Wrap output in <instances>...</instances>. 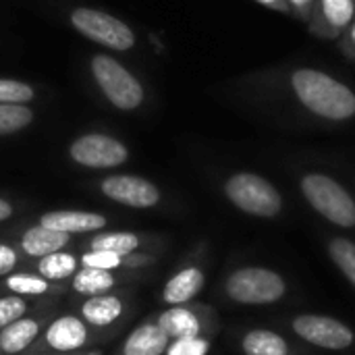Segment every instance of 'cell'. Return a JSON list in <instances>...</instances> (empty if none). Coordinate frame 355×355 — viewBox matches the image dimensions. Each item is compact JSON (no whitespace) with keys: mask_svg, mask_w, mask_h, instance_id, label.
Instances as JSON below:
<instances>
[{"mask_svg":"<svg viewBox=\"0 0 355 355\" xmlns=\"http://www.w3.org/2000/svg\"><path fill=\"white\" fill-rule=\"evenodd\" d=\"M289 81L310 112L329 121H347L355 114L354 89L333 75L318 69H297Z\"/></svg>","mask_w":355,"mask_h":355,"instance_id":"1","label":"cell"},{"mask_svg":"<svg viewBox=\"0 0 355 355\" xmlns=\"http://www.w3.org/2000/svg\"><path fill=\"white\" fill-rule=\"evenodd\" d=\"M92 73L104 96L121 110H135L144 102L141 83L112 56L98 54L92 58Z\"/></svg>","mask_w":355,"mask_h":355,"instance_id":"2","label":"cell"},{"mask_svg":"<svg viewBox=\"0 0 355 355\" xmlns=\"http://www.w3.org/2000/svg\"><path fill=\"white\" fill-rule=\"evenodd\" d=\"M302 189H304V196L310 200V204L320 214H324L331 223L341 225V227L355 225V202L331 177L312 173L304 177Z\"/></svg>","mask_w":355,"mask_h":355,"instance_id":"3","label":"cell"},{"mask_svg":"<svg viewBox=\"0 0 355 355\" xmlns=\"http://www.w3.org/2000/svg\"><path fill=\"white\" fill-rule=\"evenodd\" d=\"M229 200L243 212L256 216H275L281 212L279 191L262 177L254 173H237L227 181L225 187Z\"/></svg>","mask_w":355,"mask_h":355,"instance_id":"4","label":"cell"},{"mask_svg":"<svg viewBox=\"0 0 355 355\" xmlns=\"http://www.w3.org/2000/svg\"><path fill=\"white\" fill-rule=\"evenodd\" d=\"M71 23L85 37L112 50H129L135 44V33L127 23L96 8H75L71 12Z\"/></svg>","mask_w":355,"mask_h":355,"instance_id":"5","label":"cell"},{"mask_svg":"<svg viewBox=\"0 0 355 355\" xmlns=\"http://www.w3.org/2000/svg\"><path fill=\"white\" fill-rule=\"evenodd\" d=\"M227 291L241 304H270L283 297V279L266 268H243L227 281Z\"/></svg>","mask_w":355,"mask_h":355,"instance_id":"6","label":"cell"},{"mask_svg":"<svg viewBox=\"0 0 355 355\" xmlns=\"http://www.w3.org/2000/svg\"><path fill=\"white\" fill-rule=\"evenodd\" d=\"M69 154L77 164L89 168H112L129 158L127 148L119 139L104 133H87L77 137L71 144Z\"/></svg>","mask_w":355,"mask_h":355,"instance_id":"7","label":"cell"},{"mask_svg":"<svg viewBox=\"0 0 355 355\" xmlns=\"http://www.w3.org/2000/svg\"><path fill=\"white\" fill-rule=\"evenodd\" d=\"M100 189L112 202L131 208H152L160 202V191L154 183L133 175H112L100 183Z\"/></svg>","mask_w":355,"mask_h":355,"instance_id":"8","label":"cell"},{"mask_svg":"<svg viewBox=\"0 0 355 355\" xmlns=\"http://www.w3.org/2000/svg\"><path fill=\"white\" fill-rule=\"evenodd\" d=\"M293 329L306 341L327 349H345L354 341V335L347 327L327 316H300L293 322Z\"/></svg>","mask_w":355,"mask_h":355,"instance_id":"9","label":"cell"},{"mask_svg":"<svg viewBox=\"0 0 355 355\" xmlns=\"http://www.w3.org/2000/svg\"><path fill=\"white\" fill-rule=\"evenodd\" d=\"M42 227L60 231V233H87V231H98L106 225V218L102 214L94 212H73V210H62V212H48L40 218Z\"/></svg>","mask_w":355,"mask_h":355,"instance_id":"10","label":"cell"},{"mask_svg":"<svg viewBox=\"0 0 355 355\" xmlns=\"http://www.w3.org/2000/svg\"><path fill=\"white\" fill-rule=\"evenodd\" d=\"M46 341L56 352H75L87 341L85 324L75 316H62L46 331Z\"/></svg>","mask_w":355,"mask_h":355,"instance_id":"11","label":"cell"},{"mask_svg":"<svg viewBox=\"0 0 355 355\" xmlns=\"http://www.w3.org/2000/svg\"><path fill=\"white\" fill-rule=\"evenodd\" d=\"M168 349V335L158 324H141L125 341V355H160Z\"/></svg>","mask_w":355,"mask_h":355,"instance_id":"12","label":"cell"},{"mask_svg":"<svg viewBox=\"0 0 355 355\" xmlns=\"http://www.w3.org/2000/svg\"><path fill=\"white\" fill-rule=\"evenodd\" d=\"M67 243H69V235L67 233L52 231V229H46L42 225L29 229L23 235V239H21L23 252L27 256H33V258H44V256H50V254H56Z\"/></svg>","mask_w":355,"mask_h":355,"instance_id":"13","label":"cell"},{"mask_svg":"<svg viewBox=\"0 0 355 355\" xmlns=\"http://www.w3.org/2000/svg\"><path fill=\"white\" fill-rule=\"evenodd\" d=\"M202 287H204V275L198 268H185L166 283L162 297L166 304L179 306V304H185L191 297H196Z\"/></svg>","mask_w":355,"mask_h":355,"instance_id":"14","label":"cell"},{"mask_svg":"<svg viewBox=\"0 0 355 355\" xmlns=\"http://www.w3.org/2000/svg\"><path fill=\"white\" fill-rule=\"evenodd\" d=\"M322 33L335 35L352 25L355 19V0H318Z\"/></svg>","mask_w":355,"mask_h":355,"instance_id":"15","label":"cell"},{"mask_svg":"<svg viewBox=\"0 0 355 355\" xmlns=\"http://www.w3.org/2000/svg\"><path fill=\"white\" fill-rule=\"evenodd\" d=\"M40 333V324L31 318H19L2 329L0 333V349L4 354H19L27 345L33 343V339Z\"/></svg>","mask_w":355,"mask_h":355,"instance_id":"16","label":"cell"},{"mask_svg":"<svg viewBox=\"0 0 355 355\" xmlns=\"http://www.w3.org/2000/svg\"><path fill=\"white\" fill-rule=\"evenodd\" d=\"M123 314V304L112 295H94L81 306V316L94 327H106Z\"/></svg>","mask_w":355,"mask_h":355,"instance_id":"17","label":"cell"},{"mask_svg":"<svg viewBox=\"0 0 355 355\" xmlns=\"http://www.w3.org/2000/svg\"><path fill=\"white\" fill-rule=\"evenodd\" d=\"M158 327L168 339H191L200 335V320L185 308H171L158 318Z\"/></svg>","mask_w":355,"mask_h":355,"instance_id":"18","label":"cell"},{"mask_svg":"<svg viewBox=\"0 0 355 355\" xmlns=\"http://www.w3.org/2000/svg\"><path fill=\"white\" fill-rule=\"evenodd\" d=\"M114 287V277L110 270H100V268H83L81 272L75 275L73 279V289L83 295H104L108 289Z\"/></svg>","mask_w":355,"mask_h":355,"instance_id":"19","label":"cell"},{"mask_svg":"<svg viewBox=\"0 0 355 355\" xmlns=\"http://www.w3.org/2000/svg\"><path fill=\"white\" fill-rule=\"evenodd\" d=\"M243 349L248 355H287V343L268 331H254L243 339Z\"/></svg>","mask_w":355,"mask_h":355,"instance_id":"20","label":"cell"},{"mask_svg":"<svg viewBox=\"0 0 355 355\" xmlns=\"http://www.w3.org/2000/svg\"><path fill=\"white\" fill-rule=\"evenodd\" d=\"M137 245H139V239L133 233H106V235H98L92 239V250L110 252L116 256L133 254L137 250Z\"/></svg>","mask_w":355,"mask_h":355,"instance_id":"21","label":"cell"},{"mask_svg":"<svg viewBox=\"0 0 355 355\" xmlns=\"http://www.w3.org/2000/svg\"><path fill=\"white\" fill-rule=\"evenodd\" d=\"M77 268V260L75 256L71 254H62V252H56V254H50V256H44L40 260V275L44 279H50V281H60V279H67L69 275H73Z\"/></svg>","mask_w":355,"mask_h":355,"instance_id":"22","label":"cell"},{"mask_svg":"<svg viewBox=\"0 0 355 355\" xmlns=\"http://www.w3.org/2000/svg\"><path fill=\"white\" fill-rule=\"evenodd\" d=\"M33 121L31 108L23 104H0V135L25 129Z\"/></svg>","mask_w":355,"mask_h":355,"instance_id":"23","label":"cell"},{"mask_svg":"<svg viewBox=\"0 0 355 355\" xmlns=\"http://www.w3.org/2000/svg\"><path fill=\"white\" fill-rule=\"evenodd\" d=\"M331 256L335 264L355 285V243H352L349 239H335L331 243Z\"/></svg>","mask_w":355,"mask_h":355,"instance_id":"24","label":"cell"},{"mask_svg":"<svg viewBox=\"0 0 355 355\" xmlns=\"http://www.w3.org/2000/svg\"><path fill=\"white\" fill-rule=\"evenodd\" d=\"M33 100V87L17 81L0 77V104H25Z\"/></svg>","mask_w":355,"mask_h":355,"instance_id":"25","label":"cell"},{"mask_svg":"<svg viewBox=\"0 0 355 355\" xmlns=\"http://www.w3.org/2000/svg\"><path fill=\"white\" fill-rule=\"evenodd\" d=\"M6 285L17 295H42L48 291L46 279L31 277V275H12V277H8Z\"/></svg>","mask_w":355,"mask_h":355,"instance_id":"26","label":"cell"},{"mask_svg":"<svg viewBox=\"0 0 355 355\" xmlns=\"http://www.w3.org/2000/svg\"><path fill=\"white\" fill-rule=\"evenodd\" d=\"M25 310H27V306L19 295L17 297H0V329L23 318Z\"/></svg>","mask_w":355,"mask_h":355,"instance_id":"27","label":"cell"},{"mask_svg":"<svg viewBox=\"0 0 355 355\" xmlns=\"http://www.w3.org/2000/svg\"><path fill=\"white\" fill-rule=\"evenodd\" d=\"M208 341L191 337V339H177L173 345H168V355H206L208 352Z\"/></svg>","mask_w":355,"mask_h":355,"instance_id":"28","label":"cell"},{"mask_svg":"<svg viewBox=\"0 0 355 355\" xmlns=\"http://www.w3.org/2000/svg\"><path fill=\"white\" fill-rule=\"evenodd\" d=\"M121 264V256L110 254V252H96L92 250L89 254L83 256V266L85 268H100V270H112Z\"/></svg>","mask_w":355,"mask_h":355,"instance_id":"29","label":"cell"},{"mask_svg":"<svg viewBox=\"0 0 355 355\" xmlns=\"http://www.w3.org/2000/svg\"><path fill=\"white\" fill-rule=\"evenodd\" d=\"M17 264V252L8 245H2L0 243V277L10 272Z\"/></svg>","mask_w":355,"mask_h":355,"instance_id":"30","label":"cell"},{"mask_svg":"<svg viewBox=\"0 0 355 355\" xmlns=\"http://www.w3.org/2000/svg\"><path fill=\"white\" fill-rule=\"evenodd\" d=\"M287 2L291 4V8H293L295 12H300V15H304V17H310L312 6H314V0H287Z\"/></svg>","mask_w":355,"mask_h":355,"instance_id":"31","label":"cell"},{"mask_svg":"<svg viewBox=\"0 0 355 355\" xmlns=\"http://www.w3.org/2000/svg\"><path fill=\"white\" fill-rule=\"evenodd\" d=\"M10 214H12V206L6 200H0V223L10 218Z\"/></svg>","mask_w":355,"mask_h":355,"instance_id":"32","label":"cell"},{"mask_svg":"<svg viewBox=\"0 0 355 355\" xmlns=\"http://www.w3.org/2000/svg\"><path fill=\"white\" fill-rule=\"evenodd\" d=\"M349 44L355 48V19L352 21V25H349Z\"/></svg>","mask_w":355,"mask_h":355,"instance_id":"33","label":"cell"},{"mask_svg":"<svg viewBox=\"0 0 355 355\" xmlns=\"http://www.w3.org/2000/svg\"><path fill=\"white\" fill-rule=\"evenodd\" d=\"M260 2H264L268 6H281V0H260Z\"/></svg>","mask_w":355,"mask_h":355,"instance_id":"34","label":"cell"},{"mask_svg":"<svg viewBox=\"0 0 355 355\" xmlns=\"http://www.w3.org/2000/svg\"><path fill=\"white\" fill-rule=\"evenodd\" d=\"M89 355H96V354H89Z\"/></svg>","mask_w":355,"mask_h":355,"instance_id":"35","label":"cell"},{"mask_svg":"<svg viewBox=\"0 0 355 355\" xmlns=\"http://www.w3.org/2000/svg\"><path fill=\"white\" fill-rule=\"evenodd\" d=\"M0 352H2V349H0Z\"/></svg>","mask_w":355,"mask_h":355,"instance_id":"36","label":"cell"}]
</instances>
